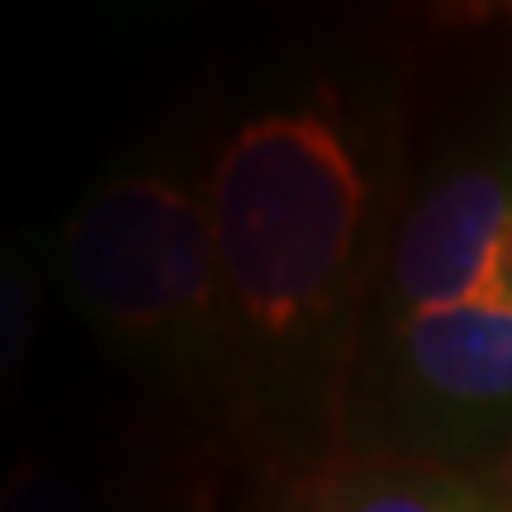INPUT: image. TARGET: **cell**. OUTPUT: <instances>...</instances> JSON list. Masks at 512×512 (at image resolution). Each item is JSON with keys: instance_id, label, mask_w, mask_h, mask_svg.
Listing matches in <instances>:
<instances>
[{"instance_id": "277c9868", "label": "cell", "mask_w": 512, "mask_h": 512, "mask_svg": "<svg viewBox=\"0 0 512 512\" xmlns=\"http://www.w3.org/2000/svg\"><path fill=\"white\" fill-rule=\"evenodd\" d=\"M399 366L422 399L446 413H503L512 408V309L456 304L403 313Z\"/></svg>"}, {"instance_id": "ba28073f", "label": "cell", "mask_w": 512, "mask_h": 512, "mask_svg": "<svg viewBox=\"0 0 512 512\" xmlns=\"http://www.w3.org/2000/svg\"><path fill=\"white\" fill-rule=\"evenodd\" d=\"M484 304H508L512 309V214H508V223H503V238H498V247H494V266H489Z\"/></svg>"}, {"instance_id": "3957f363", "label": "cell", "mask_w": 512, "mask_h": 512, "mask_svg": "<svg viewBox=\"0 0 512 512\" xmlns=\"http://www.w3.org/2000/svg\"><path fill=\"white\" fill-rule=\"evenodd\" d=\"M508 214L512 166H470L432 185L408 214L394 247V290L403 309L484 304Z\"/></svg>"}, {"instance_id": "52a82bcc", "label": "cell", "mask_w": 512, "mask_h": 512, "mask_svg": "<svg viewBox=\"0 0 512 512\" xmlns=\"http://www.w3.org/2000/svg\"><path fill=\"white\" fill-rule=\"evenodd\" d=\"M0 512H95L86 484L53 460L19 456L0 479Z\"/></svg>"}, {"instance_id": "5b68a950", "label": "cell", "mask_w": 512, "mask_h": 512, "mask_svg": "<svg viewBox=\"0 0 512 512\" xmlns=\"http://www.w3.org/2000/svg\"><path fill=\"white\" fill-rule=\"evenodd\" d=\"M323 512H508L484 484L441 465H366L332 484Z\"/></svg>"}, {"instance_id": "6da1fadb", "label": "cell", "mask_w": 512, "mask_h": 512, "mask_svg": "<svg viewBox=\"0 0 512 512\" xmlns=\"http://www.w3.org/2000/svg\"><path fill=\"white\" fill-rule=\"evenodd\" d=\"M228 323L261 351H294L347 294L366 176L342 128L313 110L256 114L204 176Z\"/></svg>"}, {"instance_id": "8992f818", "label": "cell", "mask_w": 512, "mask_h": 512, "mask_svg": "<svg viewBox=\"0 0 512 512\" xmlns=\"http://www.w3.org/2000/svg\"><path fill=\"white\" fill-rule=\"evenodd\" d=\"M38 309H43L38 275L15 252H0V394H10L29 366Z\"/></svg>"}, {"instance_id": "7a4b0ae2", "label": "cell", "mask_w": 512, "mask_h": 512, "mask_svg": "<svg viewBox=\"0 0 512 512\" xmlns=\"http://www.w3.org/2000/svg\"><path fill=\"white\" fill-rule=\"evenodd\" d=\"M57 266L81 318L133 361L185 375L228 342L204 195L162 171L95 185L62 223Z\"/></svg>"}]
</instances>
